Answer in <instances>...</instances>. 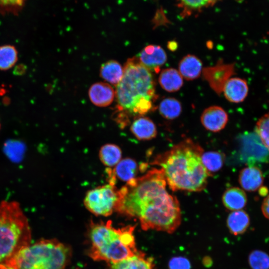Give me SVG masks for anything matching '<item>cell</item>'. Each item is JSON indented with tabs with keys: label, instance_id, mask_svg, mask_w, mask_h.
I'll return each mask as SVG.
<instances>
[{
	"label": "cell",
	"instance_id": "52a82bcc",
	"mask_svg": "<svg viewBox=\"0 0 269 269\" xmlns=\"http://www.w3.org/2000/svg\"><path fill=\"white\" fill-rule=\"evenodd\" d=\"M119 199V189L116 184L109 183L88 191L85 197L84 204L93 214L108 216L114 211H116Z\"/></svg>",
	"mask_w": 269,
	"mask_h": 269
},
{
	"label": "cell",
	"instance_id": "d6a6232c",
	"mask_svg": "<svg viewBox=\"0 0 269 269\" xmlns=\"http://www.w3.org/2000/svg\"><path fill=\"white\" fill-rule=\"evenodd\" d=\"M178 47V44L176 41H169L167 44L168 48L171 51L175 50Z\"/></svg>",
	"mask_w": 269,
	"mask_h": 269
},
{
	"label": "cell",
	"instance_id": "5bb4252c",
	"mask_svg": "<svg viewBox=\"0 0 269 269\" xmlns=\"http://www.w3.org/2000/svg\"><path fill=\"white\" fill-rule=\"evenodd\" d=\"M249 92L247 81L239 77L230 78L223 90L225 98L229 102L239 103L246 98Z\"/></svg>",
	"mask_w": 269,
	"mask_h": 269
},
{
	"label": "cell",
	"instance_id": "9c48e42d",
	"mask_svg": "<svg viewBox=\"0 0 269 269\" xmlns=\"http://www.w3.org/2000/svg\"><path fill=\"white\" fill-rule=\"evenodd\" d=\"M235 73V64L225 63L222 59L214 66L203 68L202 72L204 79L218 95L222 94L225 84Z\"/></svg>",
	"mask_w": 269,
	"mask_h": 269
},
{
	"label": "cell",
	"instance_id": "e575fe53",
	"mask_svg": "<svg viewBox=\"0 0 269 269\" xmlns=\"http://www.w3.org/2000/svg\"><path fill=\"white\" fill-rule=\"evenodd\" d=\"M267 193V188L262 187L260 189V194L262 195H265Z\"/></svg>",
	"mask_w": 269,
	"mask_h": 269
},
{
	"label": "cell",
	"instance_id": "9a60e30c",
	"mask_svg": "<svg viewBox=\"0 0 269 269\" xmlns=\"http://www.w3.org/2000/svg\"><path fill=\"white\" fill-rule=\"evenodd\" d=\"M109 269H154V259L140 251L120 261L109 263Z\"/></svg>",
	"mask_w": 269,
	"mask_h": 269
},
{
	"label": "cell",
	"instance_id": "7a4b0ae2",
	"mask_svg": "<svg viewBox=\"0 0 269 269\" xmlns=\"http://www.w3.org/2000/svg\"><path fill=\"white\" fill-rule=\"evenodd\" d=\"M203 152L199 144L186 138L157 155L151 164L161 167L172 191H201L210 176L202 161Z\"/></svg>",
	"mask_w": 269,
	"mask_h": 269
},
{
	"label": "cell",
	"instance_id": "e0dca14e",
	"mask_svg": "<svg viewBox=\"0 0 269 269\" xmlns=\"http://www.w3.org/2000/svg\"><path fill=\"white\" fill-rule=\"evenodd\" d=\"M202 66V62L198 57L193 54H187L179 61L178 71L186 80H193L201 75Z\"/></svg>",
	"mask_w": 269,
	"mask_h": 269
},
{
	"label": "cell",
	"instance_id": "4dcf8cb0",
	"mask_svg": "<svg viewBox=\"0 0 269 269\" xmlns=\"http://www.w3.org/2000/svg\"><path fill=\"white\" fill-rule=\"evenodd\" d=\"M168 267L169 269H191V265L187 258L176 256L169 260Z\"/></svg>",
	"mask_w": 269,
	"mask_h": 269
},
{
	"label": "cell",
	"instance_id": "7402d4cb",
	"mask_svg": "<svg viewBox=\"0 0 269 269\" xmlns=\"http://www.w3.org/2000/svg\"><path fill=\"white\" fill-rule=\"evenodd\" d=\"M250 223L248 214L242 210L232 211L227 219V228L230 233L235 236L244 233L248 228Z\"/></svg>",
	"mask_w": 269,
	"mask_h": 269
},
{
	"label": "cell",
	"instance_id": "1f68e13d",
	"mask_svg": "<svg viewBox=\"0 0 269 269\" xmlns=\"http://www.w3.org/2000/svg\"><path fill=\"white\" fill-rule=\"evenodd\" d=\"M262 211L264 216L269 220V195L263 202Z\"/></svg>",
	"mask_w": 269,
	"mask_h": 269
},
{
	"label": "cell",
	"instance_id": "603a6c76",
	"mask_svg": "<svg viewBox=\"0 0 269 269\" xmlns=\"http://www.w3.org/2000/svg\"><path fill=\"white\" fill-rule=\"evenodd\" d=\"M124 72V67L119 62L114 60L103 63L100 69V76L110 84L116 86L121 81Z\"/></svg>",
	"mask_w": 269,
	"mask_h": 269
},
{
	"label": "cell",
	"instance_id": "6da1fadb",
	"mask_svg": "<svg viewBox=\"0 0 269 269\" xmlns=\"http://www.w3.org/2000/svg\"><path fill=\"white\" fill-rule=\"evenodd\" d=\"M166 187L162 169H151L119 189L116 211L138 219L143 230L172 234L181 224V209L177 198L170 194Z\"/></svg>",
	"mask_w": 269,
	"mask_h": 269
},
{
	"label": "cell",
	"instance_id": "8fae6325",
	"mask_svg": "<svg viewBox=\"0 0 269 269\" xmlns=\"http://www.w3.org/2000/svg\"><path fill=\"white\" fill-rule=\"evenodd\" d=\"M228 115L222 107L212 106L202 112L200 121L204 128L208 131L216 133L222 131L228 122Z\"/></svg>",
	"mask_w": 269,
	"mask_h": 269
},
{
	"label": "cell",
	"instance_id": "f1b7e54d",
	"mask_svg": "<svg viewBox=\"0 0 269 269\" xmlns=\"http://www.w3.org/2000/svg\"><path fill=\"white\" fill-rule=\"evenodd\" d=\"M255 133L269 150V112L259 120L256 125Z\"/></svg>",
	"mask_w": 269,
	"mask_h": 269
},
{
	"label": "cell",
	"instance_id": "30bf717a",
	"mask_svg": "<svg viewBox=\"0 0 269 269\" xmlns=\"http://www.w3.org/2000/svg\"><path fill=\"white\" fill-rule=\"evenodd\" d=\"M136 57L141 64L156 73L159 72L167 58L165 50L160 46L153 44L144 47Z\"/></svg>",
	"mask_w": 269,
	"mask_h": 269
},
{
	"label": "cell",
	"instance_id": "ac0fdd59",
	"mask_svg": "<svg viewBox=\"0 0 269 269\" xmlns=\"http://www.w3.org/2000/svg\"><path fill=\"white\" fill-rule=\"evenodd\" d=\"M239 181L241 187L248 191H254L260 188L264 182L262 172L255 166L243 168L240 172Z\"/></svg>",
	"mask_w": 269,
	"mask_h": 269
},
{
	"label": "cell",
	"instance_id": "836d02e7",
	"mask_svg": "<svg viewBox=\"0 0 269 269\" xmlns=\"http://www.w3.org/2000/svg\"><path fill=\"white\" fill-rule=\"evenodd\" d=\"M205 258L206 259V260L205 259H203V264L205 266L208 267V265H210L211 264V259L209 258L208 260H207V259H208V257Z\"/></svg>",
	"mask_w": 269,
	"mask_h": 269
},
{
	"label": "cell",
	"instance_id": "f546056e",
	"mask_svg": "<svg viewBox=\"0 0 269 269\" xmlns=\"http://www.w3.org/2000/svg\"><path fill=\"white\" fill-rule=\"evenodd\" d=\"M26 0H0V12L15 13L23 6Z\"/></svg>",
	"mask_w": 269,
	"mask_h": 269
},
{
	"label": "cell",
	"instance_id": "277c9868",
	"mask_svg": "<svg viewBox=\"0 0 269 269\" xmlns=\"http://www.w3.org/2000/svg\"><path fill=\"white\" fill-rule=\"evenodd\" d=\"M134 226L116 228L111 221L90 225L91 243L89 256L96 261L116 263L134 255L137 252Z\"/></svg>",
	"mask_w": 269,
	"mask_h": 269
},
{
	"label": "cell",
	"instance_id": "ffe728a7",
	"mask_svg": "<svg viewBox=\"0 0 269 269\" xmlns=\"http://www.w3.org/2000/svg\"><path fill=\"white\" fill-rule=\"evenodd\" d=\"M158 82L161 88L168 92L179 90L183 84V77L178 70L173 68H165L161 71Z\"/></svg>",
	"mask_w": 269,
	"mask_h": 269
},
{
	"label": "cell",
	"instance_id": "d590c367",
	"mask_svg": "<svg viewBox=\"0 0 269 269\" xmlns=\"http://www.w3.org/2000/svg\"><path fill=\"white\" fill-rule=\"evenodd\" d=\"M0 269H14L6 265H0Z\"/></svg>",
	"mask_w": 269,
	"mask_h": 269
},
{
	"label": "cell",
	"instance_id": "484cf974",
	"mask_svg": "<svg viewBox=\"0 0 269 269\" xmlns=\"http://www.w3.org/2000/svg\"><path fill=\"white\" fill-rule=\"evenodd\" d=\"M225 159V154L217 151L203 152L202 155V163L210 176L222 168Z\"/></svg>",
	"mask_w": 269,
	"mask_h": 269
},
{
	"label": "cell",
	"instance_id": "d4e9b609",
	"mask_svg": "<svg viewBox=\"0 0 269 269\" xmlns=\"http://www.w3.org/2000/svg\"><path fill=\"white\" fill-rule=\"evenodd\" d=\"M122 151L117 145L108 143L102 146L99 151V158L103 164L109 167L115 166L121 160Z\"/></svg>",
	"mask_w": 269,
	"mask_h": 269
},
{
	"label": "cell",
	"instance_id": "44dd1931",
	"mask_svg": "<svg viewBox=\"0 0 269 269\" xmlns=\"http://www.w3.org/2000/svg\"><path fill=\"white\" fill-rule=\"evenodd\" d=\"M222 202L228 210L234 211L243 209L247 202L245 191L236 187L227 189L222 196Z\"/></svg>",
	"mask_w": 269,
	"mask_h": 269
},
{
	"label": "cell",
	"instance_id": "d6986e66",
	"mask_svg": "<svg viewBox=\"0 0 269 269\" xmlns=\"http://www.w3.org/2000/svg\"><path fill=\"white\" fill-rule=\"evenodd\" d=\"M220 0H176V4L180 9V16L184 18L199 14Z\"/></svg>",
	"mask_w": 269,
	"mask_h": 269
},
{
	"label": "cell",
	"instance_id": "7c38bea8",
	"mask_svg": "<svg viewBox=\"0 0 269 269\" xmlns=\"http://www.w3.org/2000/svg\"><path fill=\"white\" fill-rule=\"evenodd\" d=\"M138 165L134 159L127 157L121 159L113 169L108 168L109 182L116 184L117 179L128 182L135 178Z\"/></svg>",
	"mask_w": 269,
	"mask_h": 269
},
{
	"label": "cell",
	"instance_id": "cb8c5ba5",
	"mask_svg": "<svg viewBox=\"0 0 269 269\" xmlns=\"http://www.w3.org/2000/svg\"><path fill=\"white\" fill-rule=\"evenodd\" d=\"M182 110L180 102L173 97H167L161 101L158 106L160 115L167 120H173L178 118Z\"/></svg>",
	"mask_w": 269,
	"mask_h": 269
},
{
	"label": "cell",
	"instance_id": "ba28073f",
	"mask_svg": "<svg viewBox=\"0 0 269 269\" xmlns=\"http://www.w3.org/2000/svg\"><path fill=\"white\" fill-rule=\"evenodd\" d=\"M239 159L249 166L269 161V150L256 133H245L238 137Z\"/></svg>",
	"mask_w": 269,
	"mask_h": 269
},
{
	"label": "cell",
	"instance_id": "5b68a950",
	"mask_svg": "<svg viewBox=\"0 0 269 269\" xmlns=\"http://www.w3.org/2000/svg\"><path fill=\"white\" fill-rule=\"evenodd\" d=\"M31 232L28 219L17 201L0 202V265H6L29 245Z\"/></svg>",
	"mask_w": 269,
	"mask_h": 269
},
{
	"label": "cell",
	"instance_id": "83f0119b",
	"mask_svg": "<svg viewBox=\"0 0 269 269\" xmlns=\"http://www.w3.org/2000/svg\"><path fill=\"white\" fill-rule=\"evenodd\" d=\"M248 262L252 269H269V255L263 251H252L249 256Z\"/></svg>",
	"mask_w": 269,
	"mask_h": 269
},
{
	"label": "cell",
	"instance_id": "2e32d148",
	"mask_svg": "<svg viewBox=\"0 0 269 269\" xmlns=\"http://www.w3.org/2000/svg\"><path fill=\"white\" fill-rule=\"evenodd\" d=\"M130 130L134 135L140 140H148L155 138L157 135L156 127L149 118L141 116L134 119Z\"/></svg>",
	"mask_w": 269,
	"mask_h": 269
},
{
	"label": "cell",
	"instance_id": "4316f807",
	"mask_svg": "<svg viewBox=\"0 0 269 269\" xmlns=\"http://www.w3.org/2000/svg\"><path fill=\"white\" fill-rule=\"evenodd\" d=\"M18 60V51L10 44L0 46V70L6 71L12 68Z\"/></svg>",
	"mask_w": 269,
	"mask_h": 269
},
{
	"label": "cell",
	"instance_id": "3957f363",
	"mask_svg": "<svg viewBox=\"0 0 269 269\" xmlns=\"http://www.w3.org/2000/svg\"><path fill=\"white\" fill-rule=\"evenodd\" d=\"M124 69L123 78L116 86L114 114L116 121L123 128L129 124L131 117L143 116L151 111L156 98L151 72L136 57L128 59Z\"/></svg>",
	"mask_w": 269,
	"mask_h": 269
},
{
	"label": "cell",
	"instance_id": "4fadbf2b",
	"mask_svg": "<svg viewBox=\"0 0 269 269\" xmlns=\"http://www.w3.org/2000/svg\"><path fill=\"white\" fill-rule=\"evenodd\" d=\"M88 95L91 102L95 106L105 107L114 101L115 92L111 85L105 82H97L90 87Z\"/></svg>",
	"mask_w": 269,
	"mask_h": 269
},
{
	"label": "cell",
	"instance_id": "8992f818",
	"mask_svg": "<svg viewBox=\"0 0 269 269\" xmlns=\"http://www.w3.org/2000/svg\"><path fill=\"white\" fill-rule=\"evenodd\" d=\"M72 249L56 239H41L20 249L6 264L14 269H65Z\"/></svg>",
	"mask_w": 269,
	"mask_h": 269
},
{
	"label": "cell",
	"instance_id": "8d00e7d4",
	"mask_svg": "<svg viewBox=\"0 0 269 269\" xmlns=\"http://www.w3.org/2000/svg\"></svg>",
	"mask_w": 269,
	"mask_h": 269
}]
</instances>
